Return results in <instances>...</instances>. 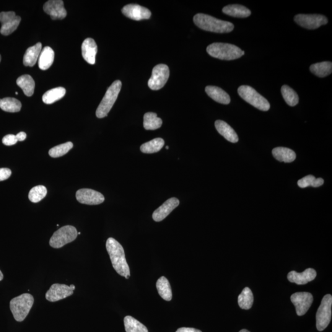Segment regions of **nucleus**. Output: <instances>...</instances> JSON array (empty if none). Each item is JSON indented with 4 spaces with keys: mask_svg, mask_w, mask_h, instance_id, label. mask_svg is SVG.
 Returning <instances> with one entry per match:
<instances>
[{
    "mask_svg": "<svg viewBox=\"0 0 332 332\" xmlns=\"http://www.w3.org/2000/svg\"><path fill=\"white\" fill-rule=\"evenodd\" d=\"M106 248L113 268L120 276L129 279L131 275L130 268L127 263L123 246L115 239L110 238L106 243Z\"/></svg>",
    "mask_w": 332,
    "mask_h": 332,
    "instance_id": "1",
    "label": "nucleus"
},
{
    "mask_svg": "<svg viewBox=\"0 0 332 332\" xmlns=\"http://www.w3.org/2000/svg\"><path fill=\"white\" fill-rule=\"evenodd\" d=\"M194 24L202 30L208 32L226 33L232 32L235 26L232 22L217 19L211 15L199 13L194 15Z\"/></svg>",
    "mask_w": 332,
    "mask_h": 332,
    "instance_id": "2",
    "label": "nucleus"
},
{
    "mask_svg": "<svg viewBox=\"0 0 332 332\" xmlns=\"http://www.w3.org/2000/svg\"><path fill=\"white\" fill-rule=\"evenodd\" d=\"M207 53L214 58L226 61L238 59L245 55V51L232 44L214 43L207 48Z\"/></svg>",
    "mask_w": 332,
    "mask_h": 332,
    "instance_id": "3",
    "label": "nucleus"
},
{
    "mask_svg": "<svg viewBox=\"0 0 332 332\" xmlns=\"http://www.w3.org/2000/svg\"><path fill=\"white\" fill-rule=\"evenodd\" d=\"M33 303L34 298L29 294H23L12 298L10 302V310L15 320L17 322L24 321L29 314Z\"/></svg>",
    "mask_w": 332,
    "mask_h": 332,
    "instance_id": "4",
    "label": "nucleus"
},
{
    "mask_svg": "<svg viewBox=\"0 0 332 332\" xmlns=\"http://www.w3.org/2000/svg\"><path fill=\"white\" fill-rule=\"evenodd\" d=\"M122 83L119 80L114 82L113 84L109 87L105 93L104 97L98 105L96 110V116L98 118H103L108 115L112 108L114 103L117 99L119 92H120Z\"/></svg>",
    "mask_w": 332,
    "mask_h": 332,
    "instance_id": "5",
    "label": "nucleus"
},
{
    "mask_svg": "<svg viewBox=\"0 0 332 332\" xmlns=\"http://www.w3.org/2000/svg\"><path fill=\"white\" fill-rule=\"evenodd\" d=\"M238 92L243 100L258 110L266 111L270 108L268 101L249 85H241L238 88Z\"/></svg>",
    "mask_w": 332,
    "mask_h": 332,
    "instance_id": "6",
    "label": "nucleus"
},
{
    "mask_svg": "<svg viewBox=\"0 0 332 332\" xmlns=\"http://www.w3.org/2000/svg\"><path fill=\"white\" fill-rule=\"evenodd\" d=\"M77 237L76 228L71 225L64 226L57 230L52 236L49 241V245L54 249L61 248L76 240Z\"/></svg>",
    "mask_w": 332,
    "mask_h": 332,
    "instance_id": "7",
    "label": "nucleus"
},
{
    "mask_svg": "<svg viewBox=\"0 0 332 332\" xmlns=\"http://www.w3.org/2000/svg\"><path fill=\"white\" fill-rule=\"evenodd\" d=\"M332 296L326 295L322 300L320 307L316 313V328L319 331H323L328 328L332 318Z\"/></svg>",
    "mask_w": 332,
    "mask_h": 332,
    "instance_id": "8",
    "label": "nucleus"
},
{
    "mask_svg": "<svg viewBox=\"0 0 332 332\" xmlns=\"http://www.w3.org/2000/svg\"><path fill=\"white\" fill-rule=\"evenodd\" d=\"M169 75V69L166 65H158L153 69L152 75L148 82V85L152 90H160L165 86Z\"/></svg>",
    "mask_w": 332,
    "mask_h": 332,
    "instance_id": "9",
    "label": "nucleus"
},
{
    "mask_svg": "<svg viewBox=\"0 0 332 332\" xmlns=\"http://www.w3.org/2000/svg\"><path fill=\"white\" fill-rule=\"evenodd\" d=\"M294 20L301 27L309 30L317 29L328 23V18L321 14H298Z\"/></svg>",
    "mask_w": 332,
    "mask_h": 332,
    "instance_id": "10",
    "label": "nucleus"
},
{
    "mask_svg": "<svg viewBox=\"0 0 332 332\" xmlns=\"http://www.w3.org/2000/svg\"><path fill=\"white\" fill-rule=\"evenodd\" d=\"M75 290V286L73 284L69 286L66 284H54L46 292V298L49 302H58L71 296L74 294Z\"/></svg>",
    "mask_w": 332,
    "mask_h": 332,
    "instance_id": "11",
    "label": "nucleus"
},
{
    "mask_svg": "<svg viewBox=\"0 0 332 332\" xmlns=\"http://www.w3.org/2000/svg\"><path fill=\"white\" fill-rule=\"evenodd\" d=\"M20 21H21V18L20 16H17L14 12H0V22L1 23L0 32L4 36L11 34L17 29Z\"/></svg>",
    "mask_w": 332,
    "mask_h": 332,
    "instance_id": "12",
    "label": "nucleus"
},
{
    "mask_svg": "<svg viewBox=\"0 0 332 332\" xmlns=\"http://www.w3.org/2000/svg\"><path fill=\"white\" fill-rule=\"evenodd\" d=\"M290 300L296 309L298 316H302L307 313L313 302V295L309 292H296L292 295Z\"/></svg>",
    "mask_w": 332,
    "mask_h": 332,
    "instance_id": "13",
    "label": "nucleus"
},
{
    "mask_svg": "<svg viewBox=\"0 0 332 332\" xmlns=\"http://www.w3.org/2000/svg\"><path fill=\"white\" fill-rule=\"evenodd\" d=\"M76 198L80 203L87 205H98L105 201L104 196L102 193L88 188L78 190Z\"/></svg>",
    "mask_w": 332,
    "mask_h": 332,
    "instance_id": "14",
    "label": "nucleus"
},
{
    "mask_svg": "<svg viewBox=\"0 0 332 332\" xmlns=\"http://www.w3.org/2000/svg\"><path fill=\"white\" fill-rule=\"evenodd\" d=\"M122 12L127 17L135 20L149 19L152 15L149 9L136 4L126 5L122 9Z\"/></svg>",
    "mask_w": 332,
    "mask_h": 332,
    "instance_id": "15",
    "label": "nucleus"
},
{
    "mask_svg": "<svg viewBox=\"0 0 332 332\" xmlns=\"http://www.w3.org/2000/svg\"><path fill=\"white\" fill-rule=\"evenodd\" d=\"M43 10L53 20L64 19L67 14L64 1L61 0H50L46 2L44 4Z\"/></svg>",
    "mask_w": 332,
    "mask_h": 332,
    "instance_id": "16",
    "label": "nucleus"
},
{
    "mask_svg": "<svg viewBox=\"0 0 332 332\" xmlns=\"http://www.w3.org/2000/svg\"><path fill=\"white\" fill-rule=\"evenodd\" d=\"M179 204L180 201L177 198H172L167 199L164 204L155 210L153 214V219L157 222L162 221L178 206Z\"/></svg>",
    "mask_w": 332,
    "mask_h": 332,
    "instance_id": "17",
    "label": "nucleus"
},
{
    "mask_svg": "<svg viewBox=\"0 0 332 332\" xmlns=\"http://www.w3.org/2000/svg\"><path fill=\"white\" fill-rule=\"evenodd\" d=\"M317 276V273L313 268H308L302 273L290 271L287 275V279L290 282L297 285H305L313 281Z\"/></svg>",
    "mask_w": 332,
    "mask_h": 332,
    "instance_id": "18",
    "label": "nucleus"
},
{
    "mask_svg": "<svg viewBox=\"0 0 332 332\" xmlns=\"http://www.w3.org/2000/svg\"><path fill=\"white\" fill-rule=\"evenodd\" d=\"M82 55L85 61L91 65L95 63V57L97 53V46L92 38H87L83 41L82 46Z\"/></svg>",
    "mask_w": 332,
    "mask_h": 332,
    "instance_id": "19",
    "label": "nucleus"
},
{
    "mask_svg": "<svg viewBox=\"0 0 332 332\" xmlns=\"http://www.w3.org/2000/svg\"><path fill=\"white\" fill-rule=\"evenodd\" d=\"M215 126L218 132L228 141L232 143L238 142L239 138L237 132L226 122L217 120L215 121Z\"/></svg>",
    "mask_w": 332,
    "mask_h": 332,
    "instance_id": "20",
    "label": "nucleus"
},
{
    "mask_svg": "<svg viewBox=\"0 0 332 332\" xmlns=\"http://www.w3.org/2000/svg\"><path fill=\"white\" fill-rule=\"evenodd\" d=\"M207 94L212 99L222 104L228 105L231 102L230 95L219 87L208 85L205 89Z\"/></svg>",
    "mask_w": 332,
    "mask_h": 332,
    "instance_id": "21",
    "label": "nucleus"
},
{
    "mask_svg": "<svg viewBox=\"0 0 332 332\" xmlns=\"http://www.w3.org/2000/svg\"><path fill=\"white\" fill-rule=\"evenodd\" d=\"M41 51H42V45L41 43H38L35 45L28 48L25 52L24 59H23V63L24 66L26 67L34 66L40 57Z\"/></svg>",
    "mask_w": 332,
    "mask_h": 332,
    "instance_id": "22",
    "label": "nucleus"
},
{
    "mask_svg": "<svg viewBox=\"0 0 332 332\" xmlns=\"http://www.w3.org/2000/svg\"><path fill=\"white\" fill-rule=\"evenodd\" d=\"M224 14L234 17L246 18L250 16L251 11L247 7L240 4H230L222 9Z\"/></svg>",
    "mask_w": 332,
    "mask_h": 332,
    "instance_id": "23",
    "label": "nucleus"
},
{
    "mask_svg": "<svg viewBox=\"0 0 332 332\" xmlns=\"http://www.w3.org/2000/svg\"><path fill=\"white\" fill-rule=\"evenodd\" d=\"M274 158L280 162L292 163L296 159V154L292 150L285 147L275 148L272 151Z\"/></svg>",
    "mask_w": 332,
    "mask_h": 332,
    "instance_id": "24",
    "label": "nucleus"
},
{
    "mask_svg": "<svg viewBox=\"0 0 332 332\" xmlns=\"http://www.w3.org/2000/svg\"><path fill=\"white\" fill-rule=\"evenodd\" d=\"M54 52L49 46L44 48L41 51L38 60V66L42 71L48 70L53 64Z\"/></svg>",
    "mask_w": 332,
    "mask_h": 332,
    "instance_id": "25",
    "label": "nucleus"
},
{
    "mask_svg": "<svg viewBox=\"0 0 332 332\" xmlns=\"http://www.w3.org/2000/svg\"><path fill=\"white\" fill-rule=\"evenodd\" d=\"M16 83L23 90L25 95L28 97L32 96L34 93L35 83L32 77L28 75H22L17 80Z\"/></svg>",
    "mask_w": 332,
    "mask_h": 332,
    "instance_id": "26",
    "label": "nucleus"
},
{
    "mask_svg": "<svg viewBox=\"0 0 332 332\" xmlns=\"http://www.w3.org/2000/svg\"><path fill=\"white\" fill-rule=\"evenodd\" d=\"M157 288L160 297L169 302L172 298V289L169 282L165 276L161 277L157 282Z\"/></svg>",
    "mask_w": 332,
    "mask_h": 332,
    "instance_id": "27",
    "label": "nucleus"
},
{
    "mask_svg": "<svg viewBox=\"0 0 332 332\" xmlns=\"http://www.w3.org/2000/svg\"><path fill=\"white\" fill-rule=\"evenodd\" d=\"M310 71L314 75L320 78L329 76L332 72V63L331 62H323L311 65Z\"/></svg>",
    "mask_w": 332,
    "mask_h": 332,
    "instance_id": "28",
    "label": "nucleus"
},
{
    "mask_svg": "<svg viewBox=\"0 0 332 332\" xmlns=\"http://www.w3.org/2000/svg\"><path fill=\"white\" fill-rule=\"evenodd\" d=\"M162 119L158 117L157 113L149 112L145 114L144 127L146 130H157L162 127Z\"/></svg>",
    "mask_w": 332,
    "mask_h": 332,
    "instance_id": "29",
    "label": "nucleus"
},
{
    "mask_svg": "<svg viewBox=\"0 0 332 332\" xmlns=\"http://www.w3.org/2000/svg\"><path fill=\"white\" fill-rule=\"evenodd\" d=\"M66 90L62 87L54 88L48 90L43 96V101L46 104H52L56 101L61 99L66 95Z\"/></svg>",
    "mask_w": 332,
    "mask_h": 332,
    "instance_id": "30",
    "label": "nucleus"
},
{
    "mask_svg": "<svg viewBox=\"0 0 332 332\" xmlns=\"http://www.w3.org/2000/svg\"><path fill=\"white\" fill-rule=\"evenodd\" d=\"M21 107V103L16 98L6 97L0 100V108L6 112H19Z\"/></svg>",
    "mask_w": 332,
    "mask_h": 332,
    "instance_id": "31",
    "label": "nucleus"
},
{
    "mask_svg": "<svg viewBox=\"0 0 332 332\" xmlns=\"http://www.w3.org/2000/svg\"><path fill=\"white\" fill-rule=\"evenodd\" d=\"M164 145V140L162 138H156L142 144L141 150L144 154H155V153L160 152Z\"/></svg>",
    "mask_w": 332,
    "mask_h": 332,
    "instance_id": "32",
    "label": "nucleus"
},
{
    "mask_svg": "<svg viewBox=\"0 0 332 332\" xmlns=\"http://www.w3.org/2000/svg\"><path fill=\"white\" fill-rule=\"evenodd\" d=\"M253 295L249 287H246L238 297V305L243 310H248L252 307Z\"/></svg>",
    "mask_w": 332,
    "mask_h": 332,
    "instance_id": "33",
    "label": "nucleus"
},
{
    "mask_svg": "<svg viewBox=\"0 0 332 332\" xmlns=\"http://www.w3.org/2000/svg\"><path fill=\"white\" fill-rule=\"evenodd\" d=\"M124 324L126 332H149L144 324L132 316H128L124 318Z\"/></svg>",
    "mask_w": 332,
    "mask_h": 332,
    "instance_id": "34",
    "label": "nucleus"
},
{
    "mask_svg": "<svg viewBox=\"0 0 332 332\" xmlns=\"http://www.w3.org/2000/svg\"><path fill=\"white\" fill-rule=\"evenodd\" d=\"M281 93L285 102L290 107H294L299 102V97H298L297 92L289 85H282Z\"/></svg>",
    "mask_w": 332,
    "mask_h": 332,
    "instance_id": "35",
    "label": "nucleus"
},
{
    "mask_svg": "<svg viewBox=\"0 0 332 332\" xmlns=\"http://www.w3.org/2000/svg\"><path fill=\"white\" fill-rule=\"evenodd\" d=\"M47 189L45 186L38 185L31 189L28 194V198L33 203H37L45 198L47 194Z\"/></svg>",
    "mask_w": 332,
    "mask_h": 332,
    "instance_id": "36",
    "label": "nucleus"
},
{
    "mask_svg": "<svg viewBox=\"0 0 332 332\" xmlns=\"http://www.w3.org/2000/svg\"><path fill=\"white\" fill-rule=\"evenodd\" d=\"M74 144L71 142L58 145L51 149L49 151V155L52 158H59L66 155L71 150Z\"/></svg>",
    "mask_w": 332,
    "mask_h": 332,
    "instance_id": "37",
    "label": "nucleus"
},
{
    "mask_svg": "<svg viewBox=\"0 0 332 332\" xmlns=\"http://www.w3.org/2000/svg\"><path fill=\"white\" fill-rule=\"evenodd\" d=\"M315 177L312 175H309L306 176V177H303L300 180L298 181V185L299 186V187L302 188H305L308 187V186H313L314 185V182H315Z\"/></svg>",
    "mask_w": 332,
    "mask_h": 332,
    "instance_id": "38",
    "label": "nucleus"
},
{
    "mask_svg": "<svg viewBox=\"0 0 332 332\" xmlns=\"http://www.w3.org/2000/svg\"><path fill=\"white\" fill-rule=\"evenodd\" d=\"M17 142L16 136L13 134L6 135L2 140V144L6 145V146H11V145L16 144Z\"/></svg>",
    "mask_w": 332,
    "mask_h": 332,
    "instance_id": "39",
    "label": "nucleus"
},
{
    "mask_svg": "<svg viewBox=\"0 0 332 332\" xmlns=\"http://www.w3.org/2000/svg\"><path fill=\"white\" fill-rule=\"evenodd\" d=\"M11 170L8 168H0V181L7 180L11 175Z\"/></svg>",
    "mask_w": 332,
    "mask_h": 332,
    "instance_id": "40",
    "label": "nucleus"
},
{
    "mask_svg": "<svg viewBox=\"0 0 332 332\" xmlns=\"http://www.w3.org/2000/svg\"><path fill=\"white\" fill-rule=\"evenodd\" d=\"M176 332H202L201 331L198 330V329H196L194 328H181L178 329Z\"/></svg>",
    "mask_w": 332,
    "mask_h": 332,
    "instance_id": "41",
    "label": "nucleus"
},
{
    "mask_svg": "<svg viewBox=\"0 0 332 332\" xmlns=\"http://www.w3.org/2000/svg\"><path fill=\"white\" fill-rule=\"evenodd\" d=\"M324 180L322 178H316L314 182L313 187L317 188L323 185Z\"/></svg>",
    "mask_w": 332,
    "mask_h": 332,
    "instance_id": "42",
    "label": "nucleus"
},
{
    "mask_svg": "<svg viewBox=\"0 0 332 332\" xmlns=\"http://www.w3.org/2000/svg\"><path fill=\"white\" fill-rule=\"evenodd\" d=\"M16 137L18 141H24L27 137V134L24 132H20L16 135Z\"/></svg>",
    "mask_w": 332,
    "mask_h": 332,
    "instance_id": "43",
    "label": "nucleus"
},
{
    "mask_svg": "<svg viewBox=\"0 0 332 332\" xmlns=\"http://www.w3.org/2000/svg\"><path fill=\"white\" fill-rule=\"evenodd\" d=\"M3 274H2L1 270H0V281H1L3 279Z\"/></svg>",
    "mask_w": 332,
    "mask_h": 332,
    "instance_id": "44",
    "label": "nucleus"
},
{
    "mask_svg": "<svg viewBox=\"0 0 332 332\" xmlns=\"http://www.w3.org/2000/svg\"><path fill=\"white\" fill-rule=\"evenodd\" d=\"M240 332H250L248 331V330H246V329H243V330H241Z\"/></svg>",
    "mask_w": 332,
    "mask_h": 332,
    "instance_id": "45",
    "label": "nucleus"
},
{
    "mask_svg": "<svg viewBox=\"0 0 332 332\" xmlns=\"http://www.w3.org/2000/svg\"><path fill=\"white\" fill-rule=\"evenodd\" d=\"M1 55H0V62H1Z\"/></svg>",
    "mask_w": 332,
    "mask_h": 332,
    "instance_id": "46",
    "label": "nucleus"
},
{
    "mask_svg": "<svg viewBox=\"0 0 332 332\" xmlns=\"http://www.w3.org/2000/svg\"><path fill=\"white\" fill-rule=\"evenodd\" d=\"M166 149H167V150L168 149V146L166 147Z\"/></svg>",
    "mask_w": 332,
    "mask_h": 332,
    "instance_id": "47",
    "label": "nucleus"
},
{
    "mask_svg": "<svg viewBox=\"0 0 332 332\" xmlns=\"http://www.w3.org/2000/svg\"><path fill=\"white\" fill-rule=\"evenodd\" d=\"M15 94L17 95V94H18V92H15Z\"/></svg>",
    "mask_w": 332,
    "mask_h": 332,
    "instance_id": "48",
    "label": "nucleus"
}]
</instances>
